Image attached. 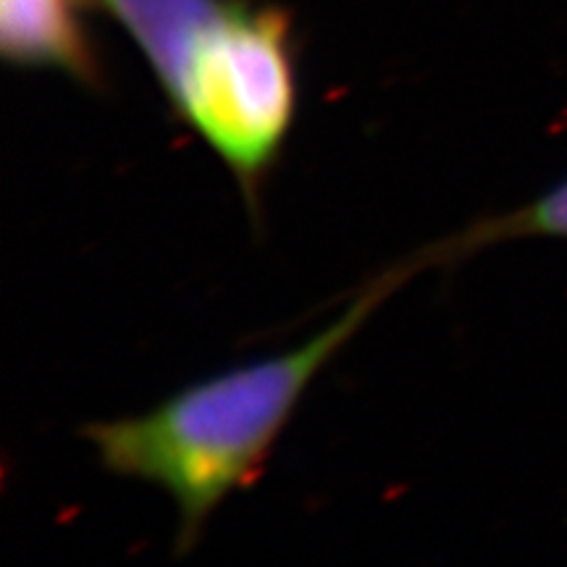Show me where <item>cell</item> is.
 Listing matches in <instances>:
<instances>
[{"label":"cell","instance_id":"6da1fadb","mask_svg":"<svg viewBox=\"0 0 567 567\" xmlns=\"http://www.w3.org/2000/svg\"><path fill=\"white\" fill-rule=\"evenodd\" d=\"M413 274L417 266L408 260L373 279L342 318L292 352L213 375L145 415L90 423L82 436L113 476L172 496L176 555H187L226 496L255 484L316 375Z\"/></svg>","mask_w":567,"mask_h":567},{"label":"cell","instance_id":"7a4b0ae2","mask_svg":"<svg viewBox=\"0 0 567 567\" xmlns=\"http://www.w3.org/2000/svg\"><path fill=\"white\" fill-rule=\"evenodd\" d=\"M176 116L218 153L260 216V189L297 113V61L289 13L221 0L179 59L155 76Z\"/></svg>","mask_w":567,"mask_h":567},{"label":"cell","instance_id":"3957f363","mask_svg":"<svg viewBox=\"0 0 567 567\" xmlns=\"http://www.w3.org/2000/svg\"><path fill=\"white\" fill-rule=\"evenodd\" d=\"M80 0H0V53L19 69H53L84 87L105 82Z\"/></svg>","mask_w":567,"mask_h":567},{"label":"cell","instance_id":"277c9868","mask_svg":"<svg viewBox=\"0 0 567 567\" xmlns=\"http://www.w3.org/2000/svg\"><path fill=\"white\" fill-rule=\"evenodd\" d=\"M567 239V179L555 184L549 193L538 195L523 208L505 216H492L484 221L467 226L455 237L444 239L415 252L413 260L417 268H429L439 264H455L467 255L484 250V247L509 243V239Z\"/></svg>","mask_w":567,"mask_h":567},{"label":"cell","instance_id":"5b68a950","mask_svg":"<svg viewBox=\"0 0 567 567\" xmlns=\"http://www.w3.org/2000/svg\"><path fill=\"white\" fill-rule=\"evenodd\" d=\"M82 6H105V0H80Z\"/></svg>","mask_w":567,"mask_h":567}]
</instances>
